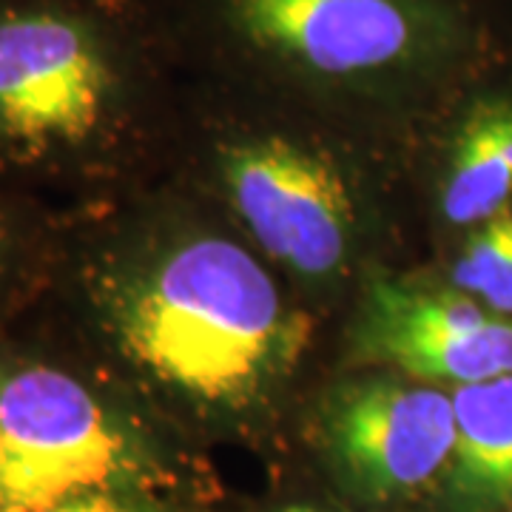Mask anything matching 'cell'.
Listing matches in <instances>:
<instances>
[{"instance_id":"cell-1","label":"cell","mask_w":512,"mask_h":512,"mask_svg":"<svg viewBox=\"0 0 512 512\" xmlns=\"http://www.w3.org/2000/svg\"><path fill=\"white\" fill-rule=\"evenodd\" d=\"M52 285L103 365L217 413L265 402L311 336L271 274L217 234L165 237L137 220L83 228L60 239Z\"/></svg>"},{"instance_id":"cell-2","label":"cell","mask_w":512,"mask_h":512,"mask_svg":"<svg viewBox=\"0 0 512 512\" xmlns=\"http://www.w3.org/2000/svg\"><path fill=\"white\" fill-rule=\"evenodd\" d=\"M146 0H0V188L126 163L157 63Z\"/></svg>"},{"instance_id":"cell-3","label":"cell","mask_w":512,"mask_h":512,"mask_svg":"<svg viewBox=\"0 0 512 512\" xmlns=\"http://www.w3.org/2000/svg\"><path fill=\"white\" fill-rule=\"evenodd\" d=\"M245 66L330 92L467 83L504 55L476 0H188Z\"/></svg>"},{"instance_id":"cell-4","label":"cell","mask_w":512,"mask_h":512,"mask_svg":"<svg viewBox=\"0 0 512 512\" xmlns=\"http://www.w3.org/2000/svg\"><path fill=\"white\" fill-rule=\"evenodd\" d=\"M97 367L15 345L0 328V512L131 495L146 444Z\"/></svg>"},{"instance_id":"cell-5","label":"cell","mask_w":512,"mask_h":512,"mask_svg":"<svg viewBox=\"0 0 512 512\" xmlns=\"http://www.w3.org/2000/svg\"><path fill=\"white\" fill-rule=\"evenodd\" d=\"M225 202L262 254L308 282L345 274L359 248V211L339 168L288 134H248L220 151Z\"/></svg>"},{"instance_id":"cell-6","label":"cell","mask_w":512,"mask_h":512,"mask_svg":"<svg viewBox=\"0 0 512 512\" xmlns=\"http://www.w3.org/2000/svg\"><path fill=\"white\" fill-rule=\"evenodd\" d=\"M316 430L342 487L367 504H390L439 490L456 453L453 393L393 376L350 379L319 404Z\"/></svg>"},{"instance_id":"cell-7","label":"cell","mask_w":512,"mask_h":512,"mask_svg":"<svg viewBox=\"0 0 512 512\" xmlns=\"http://www.w3.org/2000/svg\"><path fill=\"white\" fill-rule=\"evenodd\" d=\"M359 365L456 390L512 373V319L484 308L450 282L373 279L350 333Z\"/></svg>"},{"instance_id":"cell-8","label":"cell","mask_w":512,"mask_h":512,"mask_svg":"<svg viewBox=\"0 0 512 512\" xmlns=\"http://www.w3.org/2000/svg\"><path fill=\"white\" fill-rule=\"evenodd\" d=\"M439 177V214L470 231L512 205V69L507 55L473 74L458 97Z\"/></svg>"},{"instance_id":"cell-9","label":"cell","mask_w":512,"mask_h":512,"mask_svg":"<svg viewBox=\"0 0 512 512\" xmlns=\"http://www.w3.org/2000/svg\"><path fill=\"white\" fill-rule=\"evenodd\" d=\"M456 453L439 484L441 512H504L512 504V373L450 390Z\"/></svg>"},{"instance_id":"cell-10","label":"cell","mask_w":512,"mask_h":512,"mask_svg":"<svg viewBox=\"0 0 512 512\" xmlns=\"http://www.w3.org/2000/svg\"><path fill=\"white\" fill-rule=\"evenodd\" d=\"M60 242L15 191L0 188V328L37 288L52 285Z\"/></svg>"},{"instance_id":"cell-11","label":"cell","mask_w":512,"mask_h":512,"mask_svg":"<svg viewBox=\"0 0 512 512\" xmlns=\"http://www.w3.org/2000/svg\"><path fill=\"white\" fill-rule=\"evenodd\" d=\"M447 282L512 319V205L461 234Z\"/></svg>"},{"instance_id":"cell-12","label":"cell","mask_w":512,"mask_h":512,"mask_svg":"<svg viewBox=\"0 0 512 512\" xmlns=\"http://www.w3.org/2000/svg\"><path fill=\"white\" fill-rule=\"evenodd\" d=\"M46 512H137L131 495H80L66 504H57Z\"/></svg>"},{"instance_id":"cell-13","label":"cell","mask_w":512,"mask_h":512,"mask_svg":"<svg viewBox=\"0 0 512 512\" xmlns=\"http://www.w3.org/2000/svg\"><path fill=\"white\" fill-rule=\"evenodd\" d=\"M279 512H319V510L311 507V504H288V507H282Z\"/></svg>"},{"instance_id":"cell-14","label":"cell","mask_w":512,"mask_h":512,"mask_svg":"<svg viewBox=\"0 0 512 512\" xmlns=\"http://www.w3.org/2000/svg\"><path fill=\"white\" fill-rule=\"evenodd\" d=\"M504 512H512V504H510V507H507V510H504Z\"/></svg>"}]
</instances>
